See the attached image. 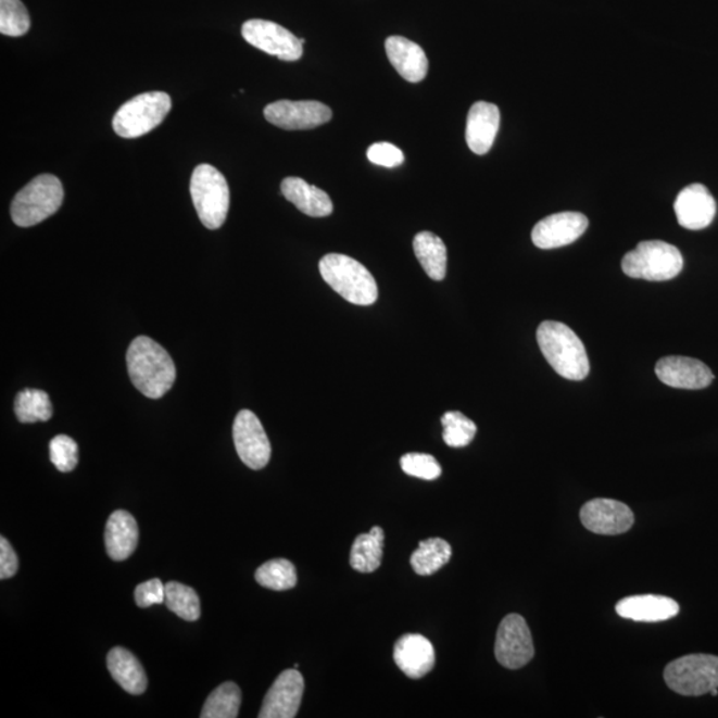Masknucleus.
<instances>
[{"mask_svg": "<svg viewBox=\"0 0 718 718\" xmlns=\"http://www.w3.org/2000/svg\"><path fill=\"white\" fill-rule=\"evenodd\" d=\"M127 367L135 388L151 400L167 394L176 381L174 360L150 337L140 336L130 342Z\"/></svg>", "mask_w": 718, "mask_h": 718, "instance_id": "f257e3e1", "label": "nucleus"}, {"mask_svg": "<svg viewBox=\"0 0 718 718\" xmlns=\"http://www.w3.org/2000/svg\"><path fill=\"white\" fill-rule=\"evenodd\" d=\"M540 350L559 376L569 381H583L590 373V361L580 338L567 325L544 322L539 325Z\"/></svg>", "mask_w": 718, "mask_h": 718, "instance_id": "f03ea898", "label": "nucleus"}, {"mask_svg": "<svg viewBox=\"0 0 718 718\" xmlns=\"http://www.w3.org/2000/svg\"><path fill=\"white\" fill-rule=\"evenodd\" d=\"M319 273L331 289L354 305H373L378 299L376 278L345 254L330 253L319 261Z\"/></svg>", "mask_w": 718, "mask_h": 718, "instance_id": "7ed1b4c3", "label": "nucleus"}, {"mask_svg": "<svg viewBox=\"0 0 718 718\" xmlns=\"http://www.w3.org/2000/svg\"><path fill=\"white\" fill-rule=\"evenodd\" d=\"M63 199L64 189L56 176H37L16 193L11 204V217L17 227H34L55 215L63 204Z\"/></svg>", "mask_w": 718, "mask_h": 718, "instance_id": "20e7f679", "label": "nucleus"}, {"mask_svg": "<svg viewBox=\"0 0 718 718\" xmlns=\"http://www.w3.org/2000/svg\"><path fill=\"white\" fill-rule=\"evenodd\" d=\"M684 259L675 245L660 240L643 241L628 252L621 269L628 277L646 281H669L680 275Z\"/></svg>", "mask_w": 718, "mask_h": 718, "instance_id": "39448f33", "label": "nucleus"}, {"mask_svg": "<svg viewBox=\"0 0 718 718\" xmlns=\"http://www.w3.org/2000/svg\"><path fill=\"white\" fill-rule=\"evenodd\" d=\"M191 196L204 227L222 228L230 205L229 186L222 172L210 164L198 165L192 174Z\"/></svg>", "mask_w": 718, "mask_h": 718, "instance_id": "423d86ee", "label": "nucleus"}, {"mask_svg": "<svg viewBox=\"0 0 718 718\" xmlns=\"http://www.w3.org/2000/svg\"><path fill=\"white\" fill-rule=\"evenodd\" d=\"M172 109L168 93L152 91L128 100L116 112L112 126L124 139H136L150 134L167 117Z\"/></svg>", "mask_w": 718, "mask_h": 718, "instance_id": "0eeeda50", "label": "nucleus"}, {"mask_svg": "<svg viewBox=\"0 0 718 718\" xmlns=\"http://www.w3.org/2000/svg\"><path fill=\"white\" fill-rule=\"evenodd\" d=\"M664 680L681 696H703L718 688V657L704 654L680 657L668 664Z\"/></svg>", "mask_w": 718, "mask_h": 718, "instance_id": "6e6552de", "label": "nucleus"}, {"mask_svg": "<svg viewBox=\"0 0 718 718\" xmlns=\"http://www.w3.org/2000/svg\"><path fill=\"white\" fill-rule=\"evenodd\" d=\"M249 45L284 62H295L304 53L301 39L277 23L263 20L248 21L241 28Z\"/></svg>", "mask_w": 718, "mask_h": 718, "instance_id": "1a4fd4ad", "label": "nucleus"}, {"mask_svg": "<svg viewBox=\"0 0 718 718\" xmlns=\"http://www.w3.org/2000/svg\"><path fill=\"white\" fill-rule=\"evenodd\" d=\"M536 655L530 628L525 617L512 614L504 617L497 628L495 657L507 669L527 666Z\"/></svg>", "mask_w": 718, "mask_h": 718, "instance_id": "9d476101", "label": "nucleus"}, {"mask_svg": "<svg viewBox=\"0 0 718 718\" xmlns=\"http://www.w3.org/2000/svg\"><path fill=\"white\" fill-rule=\"evenodd\" d=\"M234 441L237 454L249 468L261 470L268 465L272 446L256 414L251 411H241L237 414L234 424Z\"/></svg>", "mask_w": 718, "mask_h": 718, "instance_id": "9b49d317", "label": "nucleus"}, {"mask_svg": "<svg viewBox=\"0 0 718 718\" xmlns=\"http://www.w3.org/2000/svg\"><path fill=\"white\" fill-rule=\"evenodd\" d=\"M264 115L273 126L287 130L313 129L330 122L333 112L314 100H278L265 106Z\"/></svg>", "mask_w": 718, "mask_h": 718, "instance_id": "f8f14e48", "label": "nucleus"}, {"mask_svg": "<svg viewBox=\"0 0 718 718\" xmlns=\"http://www.w3.org/2000/svg\"><path fill=\"white\" fill-rule=\"evenodd\" d=\"M581 524L599 536H620L634 524L632 509L614 500H592L580 509Z\"/></svg>", "mask_w": 718, "mask_h": 718, "instance_id": "ddd939ff", "label": "nucleus"}, {"mask_svg": "<svg viewBox=\"0 0 718 718\" xmlns=\"http://www.w3.org/2000/svg\"><path fill=\"white\" fill-rule=\"evenodd\" d=\"M305 681L299 670L287 669L278 676L264 698L260 718H293L304 696Z\"/></svg>", "mask_w": 718, "mask_h": 718, "instance_id": "4468645a", "label": "nucleus"}, {"mask_svg": "<svg viewBox=\"0 0 718 718\" xmlns=\"http://www.w3.org/2000/svg\"><path fill=\"white\" fill-rule=\"evenodd\" d=\"M589 228L583 213L563 212L542 219L532 230V242L540 249H555L572 244Z\"/></svg>", "mask_w": 718, "mask_h": 718, "instance_id": "2eb2a0df", "label": "nucleus"}, {"mask_svg": "<svg viewBox=\"0 0 718 718\" xmlns=\"http://www.w3.org/2000/svg\"><path fill=\"white\" fill-rule=\"evenodd\" d=\"M655 371L663 383L685 390L708 388L715 378L714 373L704 362L679 355L658 360Z\"/></svg>", "mask_w": 718, "mask_h": 718, "instance_id": "dca6fc26", "label": "nucleus"}, {"mask_svg": "<svg viewBox=\"0 0 718 718\" xmlns=\"http://www.w3.org/2000/svg\"><path fill=\"white\" fill-rule=\"evenodd\" d=\"M716 201L703 184H692L682 189L675 201V212L682 228L702 230L708 228L716 216Z\"/></svg>", "mask_w": 718, "mask_h": 718, "instance_id": "f3484780", "label": "nucleus"}, {"mask_svg": "<svg viewBox=\"0 0 718 718\" xmlns=\"http://www.w3.org/2000/svg\"><path fill=\"white\" fill-rule=\"evenodd\" d=\"M394 662L407 678L423 679L436 666L434 646L423 634H405L395 643Z\"/></svg>", "mask_w": 718, "mask_h": 718, "instance_id": "a211bd4d", "label": "nucleus"}, {"mask_svg": "<svg viewBox=\"0 0 718 718\" xmlns=\"http://www.w3.org/2000/svg\"><path fill=\"white\" fill-rule=\"evenodd\" d=\"M501 126V112L495 104L477 102L467 116L466 141L475 154H486L494 144Z\"/></svg>", "mask_w": 718, "mask_h": 718, "instance_id": "6ab92c4d", "label": "nucleus"}, {"mask_svg": "<svg viewBox=\"0 0 718 718\" xmlns=\"http://www.w3.org/2000/svg\"><path fill=\"white\" fill-rule=\"evenodd\" d=\"M616 613L622 619L658 622L672 619V617L679 615L680 605L673 599L667 596H629L616 604Z\"/></svg>", "mask_w": 718, "mask_h": 718, "instance_id": "aec40b11", "label": "nucleus"}, {"mask_svg": "<svg viewBox=\"0 0 718 718\" xmlns=\"http://www.w3.org/2000/svg\"><path fill=\"white\" fill-rule=\"evenodd\" d=\"M386 53L396 73L411 83L423 81L429 71V61L423 47L403 37L386 39Z\"/></svg>", "mask_w": 718, "mask_h": 718, "instance_id": "412c9836", "label": "nucleus"}, {"mask_svg": "<svg viewBox=\"0 0 718 718\" xmlns=\"http://www.w3.org/2000/svg\"><path fill=\"white\" fill-rule=\"evenodd\" d=\"M105 549L112 560H127L139 543V527L133 515L117 509L105 526Z\"/></svg>", "mask_w": 718, "mask_h": 718, "instance_id": "4be33fe9", "label": "nucleus"}, {"mask_svg": "<svg viewBox=\"0 0 718 718\" xmlns=\"http://www.w3.org/2000/svg\"><path fill=\"white\" fill-rule=\"evenodd\" d=\"M281 192L285 199L307 216L326 217L333 213L329 194L300 177H287L281 184Z\"/></svg>", "mask_w": 718, "mask_h": 718, "instance_id": "5701e85b", "label": "nucleus"}, {"mask_svg": "<svg viewBox=\"0 0 718 718\" xmlns=\"http://www.w3.org/2000/svg\"><path fill=\"white\" fill-rule=\"evenodd\" d=\"M106 666H109L112 679H114L124 691L130 694L144 693L148 685V679L144 668L134 654L126 648L116 646L111 650L106 656Z\"/></svg>", "mask_w": 718, "mask_h": 718, "instance_id": "b1692460", "label": "nucleus"}, {"mask_svg": "<svg viewBox=\"0 0 718 718\" xmlns=\"http://www.w3.org/2000/svg\"><path fill=\"white\" fill-rule=\"evenodd\" d=\"M413 247L426 275L434 281L444 280L448 268V249L444 242L431 231H420L414 237Z\"/></svg>", "mask_w": 718, "mask_h": 718, "instance_id": "393cba45", "label": "nucleus"}, {"mask_svg": "<svg viewBox=\"0 0 718 718\" xmlns=\"http://www.w3.org/2000/svg\"><path fill=\"white\" fill-rule=\"evenodd\" d=\"M385 533L381 527H373L369 533H362L354 540L350 566L355 571L371 574L381 567Z\"/></svg>", "mask_w": 718, "mask_h": 718, "instance_id": "a878e982", "label": "nucleus"}, {"mask_svg": "<svg viewBox=\"0 0 718 718\" xmlns=\"http://www.w3.org/2000/svg\"><path fill=\"white\" fill-rule=\"evenodd\" d=\"M453 555V550L446 540L431 538L419 543V549L412 555V567L415 572L429 577L443 566H446Z\"/></svg>", "mask_w": 718, "mask_h": 718, "instance_id": "bb28decb", "label": "nucleus"}, {"mask_svg": "<svg viewBox=\"0 0 718 718\" xmlns=\"http://www.w3.org/2000/svg\"><path fill=\"white\" fill-rule=\"evenodd\" d=\"M16 418L22 424L47 423L52 417L49 394L43 390H22L15 398Z\"/></svg>", "mask_w": 718, "mask_h": 718, "instance_id": "cd10ccee", "label": "nucleus"}, {"mask_svg": "<svg viewBox=\"0 0 718 718\" xmlns=\"http://www.w3.org/2000/svg\"><path fill=\"white\" fill-rule=\"evenodd\" d=\"M241 706V691L235 682L228 681L216 688L206 698L201 718H236Z\"/></svg>", "mask_w": 718, "mask_h": 718, "instance_id": "c85d7f7f", "label": "nucleus"}, {"mask_svg": "<svg viewBox=\"0 0 718 718\" xmlns=\"http://www.w3.org/2000/svg\"><path fill=\"white\" fill-rule=\"evenodd\" d=\"M165 605L172 613L187 621L198 620L201 614L198 593L191 587L177 581L165 584Z\"/></svg>", "mask_w": 718, "mask_h": 718, "instance_id": "c756f323", "label": "nucleus"}, {"mask_svg": "<svg viewBox=\"0 0 718 718\" xmlns=\"http://www.w3.org/2000/svg\"><path fill=\"white\" fill-rule=\"evenodd\" d=\"M256 580L273 591L292 590L297 584L295 567L287 559H273L257 569Z\"/></svg>", "mask_w": 718, "mask_h": 718, "instance_id": "7c9ffc66", "label": "nucleus"}, {"mask_svg": "<svg viewBox=\"0 0 718 718\" xmlns=\"http://www.w3.org/2000/svg\"><path fill=\"white\" fill-rule=\"evenodd\" d=\"M443 441L450 448H466L477 434V425L459 412H449L442 417Z\"/></svg>", "mask_w": 718, "mask_h": 718, "instance_id": "2f4dec72", "label": "nucleus"}, {"mask_svg": "<svg viewBox=\"0 0 718 718\" xmlns=\"http://www.w3.org/2000/svg\"><path fill=\"white\" fill-rule=\"evenodd\" d=\"M29 26L32 21L21 0H0V33L5 37H23L28 33Z\"/></svg>", "mask_w": 718, "mask_h": 718, "instance_id": "473e14b6", "label": "nucleus"}, {"mask_svg": "<svg viewBox=\"0 0 718 718\" xmlns=\"http://www.w3.org/2000/svg\"><path fill=\"white\" fill-rule=\"evenodd\" d=\"M50 458L59 471H73L79 462V449L73 438L56 436L50 442Z\"/></svg>", "mask_w": 718, "mask_h": 718, "instance_id": "72a5a7b5", "label": "nucleus"}, {"mask_svg": "<svg viewBox=\"0 0 718 718\" xmlns=\"http://www.w3.org/2000/svg\"><path fill=\"white\" fill-rule=\"evenodd\" d=\"M402 470L411 477L436 480L441 477L442 468L434 456L429 454L411 453L401 458Z\"/></svg>", "mask_w": 718, "mask_h": 718, "instance_id": "f704fd0d", "label": "nucleus"}, {"mask_svg": "<svg viewBox=\"0 0 718 718\" xmlns=\"http://www.w3.org/2000/svg\"><path fill=\"white\" fill-rule=\"evenodd\" d=\"M367 159L373 164L381 165L385 168H395L405 162V156L400 148L391 142H376L367 150Z\"/></svg>", "mask_w": 718, "mask_h": 718, "instance_id": "c9c22d12", "label": "nucleus"}, {"mask_svg": "<svg viewBox=\"0 0 718 718\" xmlns=\"http://www.w3.org/2000/svg\"><path fill=\"white\" fill-rule=\"evenodd\" d=\"M135 601L140 608L152 607L154 604L165 603V585L160 579H151L138 585L135 591Z\"/></svg>", "mask_w": 718, "mask_h": 718, "instance_id": "e433bc0d", "label": "nucleus"}, {"mask_svg": "<svg viewBox=\"0 0 718 718\" xmlns=\"http://www.w3.org/2000/svg\"><path fill=\"white\" fill-rule=\"evenodd\" d=\"M17 568H20V560H17L16 552L11 547L8 539L0 538V579L13 578Z\"/></svg>", "mask_w": 718, "mask_h": 718, "instance_id": "4c0bfd02", "label": "nucleus"}, {"mask_svg": "<svg viewBox=\"0 0 718 718\" xmlns=\"http://www.w3.org/2000/svg\"><path fill=\"white\" fill-rule=\"evenodd\" d=\"M710 694H711V696H715V697H716L717 694H718V688H715V690L711 691Z\"/></svg>", "mask_w": 718, "mask_h": 718, "instance_id": "58836bf2", "label": "nucleus"}]
</instances>
